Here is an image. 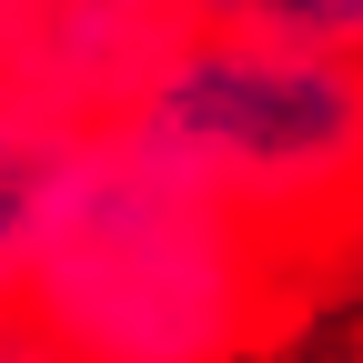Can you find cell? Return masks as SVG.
<instances>
[{"instance_id": "5b68a950", "label": "cell", "mask_w": 363, "mask_h": 363, "mask_svg": "<svg viewBox=\"0 0 363 363\" xmlns=\"http://www.w3.org/2000/svg\"><path fill=\"white\" fill-rule=\"evenodd\" d=\"M192 21L293 51H363V0H192Z\"/></svg>"}, {"instance_id": "8992f818", "label": "cell", "mask_w": 363, "mask_h": 363, "mask_svg": "<svg viewBox=\"0 0 363 363\" xmlns=\"http://www.w3.org/2000/svg\"><path fill=\"white\" fill-rule=\"evenodd\" d=\"M0 363H71V353L30 323V303H0Z\"/></svg>"}, {"instance_id": "6da1fadb", "label": "cell", "mask_w": 363, "mask_h": 363, "mask_svg": "<svg viewBox=\"0 0 363 363\" xmlns=\"http://www.w3.org/2000/svg\"><path fill=\"white\" fill-rule=\"evenodd\" d=\"M313 293L323 272H303L142 131L81 142L21 283L30 323L71 363H252L303 323Z\"/></svg>"}, {"instance_id": "277c9868", "label": "cell", "mask_w": 363, "mask_h": 363, "mask_svg": "<svg viewBox=\"0 0 363 363\" xmlns=\"http://www.w3.org/2000/svg\"><path fill=\"white\" fill-rule=\"evenodd\" d=\"M81 142H91V131L0 111V303H21V283H30V262H40V233H51V202H61Z\"/></svg>"}, {"instance_id": "7a4b0ae2", "label": "cell", "mask_w": 363, "mask_h": 363, "mask_svg": "<svg viewBox=\"0 0 363 363\" xmlns=\"http://www.w3.org/2000/svg\"><path fill=\"white\" fill-rule=\"evenodd\" d=\"M121 131L212 182L303 272H343L363 252V51L192 30Z\"/></svg>"}, {"instance_id": "3957f363", "label": "cell", "mask_w": 363, "mask_h": 363, "mask_svg": "<svg viewBox=\"0 0 363 363\" xmlns=\"http://www.w3.org/2000/svg\"><path fill=\"white\" fill-rule=\"evenodd\" d=\"M192 30V0H0V111L121 131Z\"/></svg>"}]
</instances>
